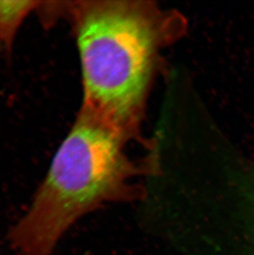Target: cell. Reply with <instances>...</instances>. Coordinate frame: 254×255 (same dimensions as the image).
<instances>
[{
    "label": "cell",
    "mask_w": 254,
    "mask_h": 255,
    "mask_svg": "<svg viewBox=\"0 0 254 255\" xmlns=\"http://www.w3.org/2000/svg\"><path fill=\"white\" fill-rule=\"evenodd\" d=\"M235 205H212L211 226L218 247L229 239L240 238L254 249V173L240 181Z\"/></svg>",
    "instance_id": "3"
},
{
    "label": "cell",
    "mask_w": 254,
    "mask_h": 255,
    "mask_svg": "<svg viewBox=\"0 0 254 255\" xmlns=\"http://www.w3.org/2000/svg\"><path fill=\"white\" fill-rule=\"evenodd\" d=\"M127 133L79 115L55 154L31 207L9 233L21 255H51L65 232L106 205L139 202L145 188L133 178L142 170L124 150Z\"/></svg>",
    "instance_id": "1"
},
{
    "label": "cell",
    "mask_w": 254,
    "mask_h": 255,
    "mask_svg": "<svg viewBox=\"0 0 254 255\" xmlns=\"http://www.w3.org/2000/svg\"><path fill=\"white\" fill-rule=\"evenodd\" d=\"M39 3L36 1H0V41L8 43L12 41L26 15Z\"/></svg>",
    "instance_id": "4"
},
{
    "label": "cell",
    "mask_w": 254,
    "mask_h": 255,
    "mask_svg": "<svg viewBox=\"0 0 254 255\" xmlns=\"http://www.w3.org/2000/svg\"><path fill=\"white\" fill-rule=\"evenodd\" d=\"M82 115L129 135L144 105L168 17L148 2L92 1L77 6Z\"/></svg>",
    "instance_id": "2"
}]
</instances>
